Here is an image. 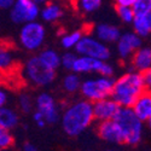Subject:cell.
I'll return each mask as SVG.
<instances>
[{
  "label": "cell",
  "mask_w": 151,
  "mask_h": 151,
  "mask_svg": "<svg viewBox=\"0 0 151 151\" xmlns=\"http://www.w3.org/2000/svg\"><path fill=\"white\" fill-rule=\"evenodd\" d=\"M93 121H96L93 103L85 98L69 104L63 110L60 116L62 128L69 137L82 134Z\"/></svg>",
  "instance_id": "obj_1"
},
{
  "label": "cell",
  "mask_w": 151,
  "mask_h": 151,
  "mask_svg": "<svg viewBox=\"0 0 151 151\" xmlns=\"http://www.w3.org/2000/svg\"><path fill=\"white\" fill-rule=\"evenodd\" d=\"M145 92L142 73L129 70L115 80L111 97L122 108H132L135 100Z\"/></svg>",
  "instance_id": "obj_2"
},
{
  "label": "cell",
  "mask_w": 151,
  "mask_h": 151,
  "mask_svg": "<svg viewBox=\"0 0 151 151\" xmlns=\"http://www.w3.org/2000/svg\"><path fill=\"white\" fill-rule=\"evenodd\" d=\"M122 131L124 144L127 145H137L139 144L143 137V121L135 115L132 108H122L117 112L114 119Z\"/></svg>",
  "instance_id": "obj_3"
},
{
  "label": "cell",
  "mask_w": 151,
  "mask_h": 151,
  "mask_svg": "<svg viewBox=\"0 0 151 151\" xmlns=\"http://www.w3.org/2000/svg\"><path fill=\"white\" fill-rule=\"evenodd\" d=\"M23 75L26 80L37 87H46L56 79V70L47 67L39 56H32L24 63Z\"/></svg>",
  "instance_id": "obj_4"
},
{
  "label": "cell",
  "mask_w": 151,
  "mask_h": 151,
  "mask_svg": "<svg viewBox=\"0 0 151 151\" xmlns=\"http://www.w3.org/2000/svg\"><path fill=\"white\" fill-rule=\"evenodd\" d=\"M115 79L111 76H92L82 80V85L80 88L81 96L90 100L92 103H96L98 100L111 97L112 88H114Z\"/></svg>",
  "instance_id": "obj_5"
},
{
  "label": "cell",
  "mask_w": 151,
  "mask_h": 151,
  "mask_svg": "<svg viewBox=\"0 0 151 151\" xmlns=\"http://www.w3.org/2000/svg\"><path fill=\"white\" fill-rule=\"evenodd\" d=\"M45 39L46 29L42 23L33 21L26 24H22V28L18 35V41L24 50H27L29 52L39 51L45 42Z\"/></svg>",
  "instance_id": "obj_6"
},
{
  "label": "cell",
  "mask_w": 151,
  "mask_h": 151,
  "mask_svg": "<svg viewBox=\"0 0 151 151\" xmlns=\"http://www.w3.org/2000/svg\"><path fill=\"white\" fill-rule=\"evenodd\" d=\"M40 5L34 0H15L10 9V19L15 24H26L40 17Z\"/></svg>",
  "instance_id": "obj_7"
},
{
  "label": "cell",
  "mask_w": 151,
  "mask_h": 151,
  "mask_svg": "<svg viewBox=\"0 0 151 151\" xmlns=\"http://www.w3.org/2000/svg\"><path fill=\"white\" fill-rule=\"evenodd\" d=\"M71 71L80 74V75L96 73L98 75H102V76H111L112 78L115 70H114V67H112L110 63H108L106 60L78 55V58L75 60V64H74Z\"/></svg>",
  "instance_id": "obj_8"
},
{
  "label": "cell",
  "mask_w": 151,
  "mask_h": 151,
  "mask_svg": "<svg viewBox=\"0 0 151 151\" xmlns=\"http://www.w3.org/2000/svg\"><path fill=\"white\" fill-rule=\"evenodd\" d=\"M75 52L79 56H87L103 60H108L111 55L108 44L100 41L94 35H83L75 47Z\"/></svg>",
  "instance_id": "obj_9"
},
{
  "label": "cell",
  "mask_w": 151,
  "mask_h": 151,
  "mask_svg": "<svg viewBox=\"0 0 151 151\" xmlns=\"http://www.w3.org/2000/svg\"><path fill=\"white\" fill-rule=\"evenodd\" d=\"M35 110L45 116L47 123H56L62 116L56 99L47 92H42L35 98Z\"/></svg>",
  "instance_id": "obj_10"
},
{
  "label": "cell",
  "mask_w": 151,
  "mask_h": 151,
  "mask_svg": "<svg viewBox=\"0 0 151 151\" xmlns=\"http://www.w3.org/2000/svg\"><path fill=\"white\" fill-rule=\"evenodd\" d=\"M142 39L138 34L134 32L122 33L120 39L116 42V51L121 59H128L131 58L137 50L142 47Z\"/></svg>",
  "instance_id": "obj_11"
},
{
  "label": "cell",
  "mask_w": 151,
  "mask_h": 151,
  "mask_svg": "<svg viewBox=\"0 0 151 151\" xmlns=\"http://www.w3.org/2000/svg\"><path fill=\"white\" fill-rule=\"evenodd\" d=\"M97 133L100 139L110 144H124L123 134L119 123L115 120L98 122Z\"/></svg>",
  "instance_id": "obj_12"
},
{
  "label": "cell",
  "mask_w": 151,
  "mask_h": 151,
  "mask_svg": "<svg viewBox=\"0 0 151 151\" xmlns=\"http://www.w3.org/2000/svg\"><path fill=\"white\" fill-rule=\"evenodd\" d=\"M121 106L116 100L112 99V97L98 100L93 103V111H94V119L98 122L114 120L120 111Z\"/></svg>",
  "instance_id": "obj_13"
},
{
  "label": "cell",
  "mask_w": 151,
  "mask_h": 151,
  "mask_svg": "<svg viewBox=\"0 0 151 151\" xmlns=\"http://www.w3.org/2000/svg\"><path fill=\"white\" fill-rule=\"evenodd\" d=\"M121 32L116 26L109 23H99L93 28V35L105 44H115L121 36Z\"/></svg>",
  "instance_id": "obj_14"
},
{
  "label": "cell",
  "mask_w": 151,
  "mask_h": 151,
  "mask_svg": "<svg viewBox=\"0 0 151 151\" xmlns=\"http://www.w3.org/2000/svg\"><path fill=\"white\" fill-rule=\"evenodd\" d=\"M151 68V47H140L131 57V70L143 73Z\"/></svg>",
  "instance_id": "obj_15"
},
{
  "label": "cell",
  "mask_w": 151,
  "mask_h": 151,
  "mask_svg": "<svg viewBox=\"0 0 151 151\" xmlns=\"http://www.w3.org/2000/svg\"><path fill=\"white\" fill-rule=\"evenodd\" d=\"M63 15H64L63 6L58 1H52V0L44 4L40 11V18L46 23L58 22L63 17Z\"/></svg>",
  "instance_id": "obj_16"
},
{
  "label": "cell",
  "mask_w": 151,
  "mask_h": 151,
  "mask_svg": "<svg viewBox=\"0 0 151 151\" xmlns=\"http://www.w3.org/2000/svg\"><path fill=\"white\" fill-rule=\"evenodd\" d=\"M132 109L143 122H146L151 117V92H143L135 100Z\"/></svg>",
  "instance_id": "obj_17"
},
{
  "label": "cell",
  "mask_w": 151,
  "mask_h": 151,
  "mask_svg": "<svg viewBox=\"0 0 151 151\" xmlns=\"http://www.w3.org/2000/svg\"><path fill=\"white\" fill-rule=\"evenodd\" d=\"M19 116L17 112L9 106H1L0 108V127L6 129H14L18 126Z\"/></svg>",
  "instance_id": "obj_18"
},
{
  "label": "cell",
  "mask_w": 151,
  "mask_h": 151,
  "mask_svg": "<svg viewBox=\"0 0 151 151\" xmlns=\"http://www.w3.org/2000/svg\"><path fill=\"white\" fill-rule=\"evenodd\" d=\"M47 67L57 70L62 64V56L53 48H44L37 55Z\"/></svg>",
  "instance_id": "obj_19"
},
{
  "label": "cell",
  "mask_w": 151,
  "mask_h": 151,
  "mask_svg": "<svg viewBox=\"0 0 151 151\" xmlns=\"http://www.w3.org/2000/svg\"><path fill=\"white\" fill-rule=\"evenodd\" d=\"M81 85H82V79L80 78V74H76V73H68L64 78H63V81H62V86L64 88L65 92L68 93H76V92H80V88H81Z\"/></svg>",
  "instance_id": "obj_20"
},
{
  "label": "cell",
  "mask_w": 151,
  "mask_h": 151,
  "mask_svg": "<svg viewBox=\"0 0 151 151\" xmlns=\"http://www.w3.org/2000/svg\"><path fill=\"white\" fill-rule=\"evenodd\" d=\"M15 64V55L10 46L0 44V71H9Z\"/></svg>",
  "instance_id": "obj_21"
},
{
  "label": "cell",
  "mask_w": 151,
  "mask_h": 151,
  "mask_svg": "<svg viewBox=\"0 0 151 151\" xmlns=\"http://www.w3.org/2000/svg\"><path fill=\"white\" fill-rule=\"evenodd\" d=\"M85 34L82 33V30H71V32H67L62 35L60 37V45L65 50H71L78 46V44L80 42V40L82 39V36Z\"/></svg>",
  "instance_id": "obj_22"
},
{
  "label": "cell",
  "mask_w": 151,
  "mask_h": 151,
  "mask_svg": "<svg viewBox=\"0 0 151 151\" xmlns=\"http://www.w3.org/2000/svg\"><path fill=\"white\" fill-rule=\"evenodd\" d=\"M103 0H74L76 9L83 15H91L102 6Z\"/></svg>",
  "instance_id": "obj_23"
},
{
  "label": "cell",
  "mask_w": 151,
  "mask_h": 151,
  "mask_svg": "<svg viewBox=\"0 0 151 151\" xmlns=\"http://www.w3.org/2000/svg\"><path fill=\"white\" fill-rule=\"evenodd\" d=\"M132 26H133V32L138 34L140 37H146L151 34L145 16H135Z\"/></svg>",
  "instance_id": "obj_24"
},
{
  "label": "cell",
  "mask_w": 151,
  "mask_h": 151,
  "mask_svg": "<svg viewBox=\"0 0 151 151\" xmlns=\"http://www.w3.org/2000/svg\"><path fill=\"white\" fill-rule=\"evenodd\" d=\"M18 106L26 114L32 112V110L35 108V99H33L32 96L28 93H22L18 97Z\"/></svg>",
  "instance_id": "obj_25"
},
{
  "label": "cell",
  "mask_w": 151,
  "mask_h": 151,
  "mask_svg": "<svg viewBox=\"0 0 151 151\" xmlns=\"http://www.w3.org/2000/svg\"><path fill=\"white\" fill-rule=\"evenodd\" d=\"M132 9L135 16H146L151 12V0H135Z\"/></svg>",
  "instance_id": "obj_26"
},
{
  "label": "cell",
  "mask_w": 151,
  "mask_h": 151,
  "mask_svg": "<svg viewBox=\"0 0 151 151\" xmlns=\"http://www.w3.org/2000/svg\"><path fill=\"white\" fill-rule=\"evenodd\" d=\"M116 12L123 23L132 24L135 18V14H134L132 6H117L116 5Z\"/></svg>",
  "instance_id": "obj_27"
},
{
  "label": "cell",
  "mask_w": 151,
  "mask_h": 151,
  "mask_svg": "<svg viewBox=\"0 0 151 151\" xmlns=\"http://www.w3.org/2000/svg\"><path fill=\"white\" fill-rule=\"evenodd\" d=\"M15 143V138L12 135L10 129L0 127V149L1 150H6L10 149Z\"/></svg>",
  "instance_id": "obj_28"
},
{
  "label": "cell",
  "mask_w": 151,
  "mask_h": 151,
  "mask_svg": "<svg viewBox=\"0 0 151 151\" xmlns=\"http://www.w3.org/2000/svg\"><path fill=\"white\" fill-rule=\"evenodd\" d=\"M78 58V53H73V52H65L62 56V64L60 67H63L65 70L71 71L73 67L75 64V60Z\"/></svg>",
  "instance_id": "obj_29"
},
{
  "label": "cell",
  "mask_w": 151,
  "mask_h": 151,
  "mask_svg": "<svg viewBox=\"0 0 151 151\" xmlns=\"http://www.w3.org/2000/svg\"><path fill=\"white\" fill-rule=\"evenodd\" d=\"M33 120H34V122L36 123L37 127H40V128H44L45 126L47 124V121H46L45 116L41 114L40 111H37V110H35V111L33 112Z\"/></svg>",
  "instance_id": "obj_30"
},
{
  "label": "cell",
  "mask_w": 151,
  "mask_h": 151,
  "mask_svg": "<svg viewBox=\"0 0 151 151\" xmlns=\"http://www.w3.org/2000/svg\"><path fill=\"white\" fill-rule=\"evenodd\" d=\"M142 78H143L145 91L146 92H151V68L142 73Z\"/></svg>",
  "instance_id": "obj_31"
},
{
  "label": "cell",
  "mask_w": 151,
  "mask_h": 151,
  "mask_svg": "<svg viewBox=\"0 0 151 151\" xmlns=\"http://www.w3.org/2000/svg\"><path fill=\"white\" fill-rule=\"evenodd\" d=\"M15 0H0V10H10Z\"/></svg>",
  "instance_id": "obj_32"
},
{
  "label": "cell",
  "mask_w": 151,
  "mask_h": 151,
  "mask_svg": "<svg viewBox=\"0 0 151 151\" xmlns=\"http://www.w3.org/2000/svg\"><path fill=\"white\" fill-rule=\"evenodd\" d=\"M6 103H7V93L3 87H0V108L5 106Z\"/></svg>",
  "instance_id": "obj_33"
},
{
  "label": "cell",
  "mask_w": 151,
  "mask_h": 151,
  "mask_svg": "<svg viewBox=\"0 0 151 151\" xmlns=\"http://www.w3.org/2000/svg\"><path fill=\"white\" fill-rule=\"evenodd\" d=\"M22 150H23V151H37V147H36L33 143L27 142V143H24V144H23Z\"/></svg>",
  "instance_id": "obj_34"
},
{
  "label": "cell",
  "mask_w": 151,
  "mask_h": 151,
  "mask_svg": "<svg viewBox=\"0 0 151 151\" xmlns=\"http://www.w3.org/2000/svg\"><path fill=\"white\" fill-rule=\"evenodd\" d=\"M135 0H116L117 6H132Z\"/></svg>",
  "instance_id": "obj_35"
},
{
  "label": "cell",
  "mask_w": 151,
  "mask_h": 151,
  "mask_svg": "<svg viewBox=\"0 0 151 151\" xmlns=\"http://www.w3.org/2000/svg\"><path fill=\"white\" fill-rule=\"evenodd\" d=\"M145 18H146V22H147L149 29H150V32H151V12H150V14H147V15L145 16Z\"/></svg>",
  "instance_id": "obj_36"
},
{
  "label": "cell",
  "mask_w": 151,
  "mask_h": 151,
  "mask_svg": "<svg viewBox=\"0 0 151 151\" xmlns=\"http://www.w3.org/2000/svg\"><path fill=\"white\" fill-rule=\"evenodd\" d=\"M35 3H37L39 5H44V4H46V3H48L50 0H34Z\"/></svg>",
  "instance_id": "obj_37"
},
{
  "label": "cell",
  "mask_w": 151,
  "mask_h": 151,
  "mask_svg": "<svg viewBox=\"0 0 151 151\" xmlns=\"http://www.w3.org/2000/svg\"><path fill=\"white\" fill-rule=\"evenodd\" d=\"M146 122H147V124H149V127H150V129H151V117H150V119H149V120H147Z\"/></svg>",
  "instance_id": "obj_38"
},
{
  "label": "cell",
  "mask_w": 151,
  "mask_h": 151,
  "mask_svg": "<svg viewBox=\"0 0 151 151\" xmlns=\"http://www.w3.org/2000/svg\"><path fill=\"white\" fill-rule=\"evenodd\" d=\"M108 151H122V150H108Z\"/></svg>",
  "instance_id": "obj_39"
},
{
  "label": "cell",
  "mask_w": 151,
  "mask_h": 151,
  "mask_svg": "<svg viewBox=\"0 0 151 151\" xmlns=\"http://www.w3.org/2000/svg\"><path fill=\"white\" fill-rule=\"evenodd\" d=\"M70 1H74V0H70Z\"/></svg>",
  "instance_id": "obj_40"
},
{
  "label": "cell",
  "mask_w": 151,
  "mask_h": 151,
  "mask_svg": "<svg viewBox=\"0 0 151 151\" xmlns=\"http://www.w3.org/2000/svg\"><path fill=\"white\" fill-rule=\"evenodd\" d=\"M0 151H3V150H1V149H0Z\"/></svg>",
  "instance_id": "obj_41"
}]
</instances>
